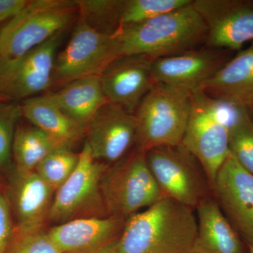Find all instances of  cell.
<instances>
[{
  "label": "cell",
  "instance_id": "12",
  "mask_svg": "<svg viewBox=\"0 0 253 253\" xmlns=\"http://www.w3.org/2000/svg\"><path fill=\"white\" fill-rule=\"evenodd\" d=\"M212 196L231 225L253 248V175L229 152L218 171Z\"/></svg>",
  "mask_w": 253,
  "mask_h": 253
},
{
  "label": "cell",
  "instance_id": "30",
  "mask_svg": "<svg viewBox=\"0 0 253 253\" xmlns=\"http://www.w3.org/2000/svg\"><path fill=\"white\" fill-rule=\"evenodd\" d=\"M27 0H0V23L12 19L28 4Z\"/></svg>",
  "mask_w": 253,
  "mask_h": 253
},
{
  "label": "cell",
  "instance_id": "19",
  "mask_svg": "<svg viewBox=\"0 0 253 253\" xmlns=\"http://www.w3.org/2000/svg\"><path fill=\"white\" fill-rule=\"evenodd\" d=\"M197 234L193 253H250L248 245L231 225L212 196L196 208Z\"/></svg>",
  "mask_w": 253,
  "mask_h": 253
},
{
  "label": "cell",
  "instance_id": "27",
  "mask_svg": "<svg viewBox=\"0 0 253 253\" xmlns=\"http://www.w3.org/2000/svg\"><path fill=\"white\" fill-rule=\"evenodd\" d=\"M6 253H62L51 239L47 230H14Z\"/></svg>",
  "mask_w": 253,
  "mask_h": 253
},
{
  "label": "cell",
  "instance_id": "17",
  "mask_svg": "<svg viewBox=\"0 0 253 253\" xmlns=\"http://www.w3.org/2000/svg\"><path fill=\"white\" fill-rule=\"evenodd\" d=\"M54 194V190L36 171H15L6 199L17 221L16 230L27 231L43 228L49 217Z\"/></svg>",
  "mask_w": 253,
  "mask_h": 253
},
{
  "label": "cell",
  "instance_id": "28",
  "mask_svg": "<svg viewBox=\"0 0 253 253\" xmlns=\"http://www.w3.org/2000/svg\"><path fill=\"white\" fill-rule=\"evenodd\" d=\"M21 116L20 105L0 104V168L11 163L16 125Z\"/></svg>",
  "mask_w": 253,
  "mask_h": 253
},
{
  "label": "cell",
  "instance_id": "22",
  "mask_svg": "<svg viewBox=\"0 0 253 253\" xmlns=\"http://www.w3.org/2000/svg\"><path fill=\"white\" fill-rule=\"evenodd\" d=\"M59 147L63 146H59L36 126H18L15 131L12 146L15 171L28 172L36 170L43 159Z\"/></svg>",
  "mask_w": 253,
  "mask_h": 253
},
{
  "label": "cell",
  "instance_id": "18",
  "mask_svg": "<svg viewBox=\"0 0 253 253\" xmlns=\"http://www.w3.org/2000/svg\"><path fill=\"white\" fill-rule=\"evenodd\" d=\"M199 89L211 99L236 109L253 105V41Z\"/></svg>",
  "mask_w": 253,
  "mask_h": 253
},
{
  "label": "cell",
  "instance_id": "4",
  "mask_svg": "<svg viewBox=\"0 0 253 253\" xmlns=\"http://www.w3.org/2000/svg\"><path fill=\"white\" fill-rule=\"evenodd\" d=\"M108 217L126 219L165 197L146 161V154L134 149L110 165L101 182Z\"/></svg>",
  "mask_w": 253,
  "mask_h": 253
},
{
  "label": "cell",
  "instance_id": "23",
  "mask_svg": "<svg viewBox=\"0 0 253 253\" xmlns=\"http://www.w3.org/2000/svg\"><path fill=\"white\" fill-rule=\"evenodd\" d=\"M194 0H121L119 28L145 22L188 6Z\"/></svg>",
  "mask_w": 253,
  "mask_h": 253
},
{
  "label": "cell",
  "instance_id": "26",
  "mask_svg": "<svg viewBox=\"0 0 253 253\" xmlns=\"http://www.w3.org/2000/svg\"><path fill=\"white\" fill-rule=\"evenodd\" d=\"M79 155L72 149L56 148L43 159L36 169V172L56 192L73 171L78 163Z\"/></svg>",
  "mask_w": 253,
  "mask_h": 253
},
{
  "label": "cell",
  "instance_id": "14",
  "mask_svg": "<svg viewBox=\"0 0 253 253\" xmlns=\"http://www.w3.org/2000/svg\"><path fill=\"white\" fill-rule=\"evenodd\" d=\"M234 52L204 45L181 54L154 59V83L190 91L199 89L234 56Z\"/></svg>",
  "mask_w": 253,
  "mask_h": 253
},
{
  "label": "cell",
  "instance_id": "24",
  "mask_svg": "<svg viewBox=\"0 0 253 253\" xmlns=\"http://www.w3.org/2000/svg\"><path fill=\"white\" fill-rule=\"evenodd\" d=\"M229 151L238 163L253 175V126L246 109H238L229 128Z\"/></svg>",
  "mask_w": 253,
  "mask_h": 253
},
{
  "label": "cell",
  "instance_id": "32",
  "mask_svg": "<svg viewBox=\"0 0 253 253\" xmlns=\"http://www.w3.org/2000/svg\"><path fill=\"white\" fill-rule=\"evenodd\" d=\"M250 253H253V248H250Z\"/></svg>",
  "mask_w": 253,
  "mask_h": 253
},
{
  "label": "cell",
  "instance_id": "7",
  "mask_svg": "<svg viewBox=\"0 0 253 253\" xmlns=\"http://www.w3.org/2000/svg\"><path fill=\"white\" fill-rule=\"evenodd\" d=\"M145 154L165 197L195 210L201 201L212 196L204 168L182 144L160 146Z\"/></svg>",
  "mask_w": 253,
  "mask_h": 253
},
{
  "label": "cell",
  "instance_id": "13",
  "mask_svg": "<svg viewBox=\"0 0 253 253\" xmlns=\"http://www.w3.org/2000/svg\"><path fill=\"white\" fill-rule=\"evenodd\" d=\"M86 142L96 161L108 165L117 163L135 146V116L108 102L86 126Z\"/></svg>",
  "mask_w": 253,
  "mask_h": 253
},
{
  "label": "cell",
  "instance_id": "8",
  "mask_svg": "<svg viewBox=\"0 0 253 253\" xmlns=\"http://www.w3.org/2000/svg\"><path fill=\"white\" fill-rule=\"evenodd\" d=\"M78 155L76 169L56 190L50 208L48 219L57 224L78 218L108 217L101 182L110 165L96 161L86 141Z\"/></svg>",
  "mask_w": 253,
  "mask_h": 253
},
{
  "label": "cell",
  "instance_id": "6",
  "mask_svg": "<svg viewBox=\"0 0 253 253\" xmlns=\"http://www.w3.org/2000/svg\"><path fill=\"white\" fill-rule=\"evenodd\" d=\"M190 93L191 109L181 144L201 163L212 189L218 171L230 152L224 107L200 89Z\"/></svg>",
  "mask_w": 253,
  "mask_h": 253
},
{
  "label": "cell",
  "instance_id": "10",
  "mask_svg": "<svg viewBox=\"0 0 253 253\" xmlns=\"http://www.w3.org/2000/svg\"><path fill=\"white\" fill-rule=\"evenodd\" d=\"M62 38L63 32L22 56L0 58V99L24 101L47 89Z\"/></svg>",
  "mask_w": 253,
  "mask_h": 253
},
{
  "label": "cell",
  "instance_id": "1",
  "mask_svg": "<svg viewBox=\"0 0 253 253\" xmlns=\"http://www.w3.org/2000/svg\"><path fill=\"white\" fill-rule=\"evenodd\" d=\"M194 209L163 197L128 218L119 236L96 253H193Z\"/></svg>",
  "mask_w": 253,
  "mask_h": 253
},
{
  "label": "cell",
  "instance_id": "20",
  "mask_svg": "<svg viewBox=\"0 0 253 253\" xmlns=\"http://www.w3.org/2000/svg\"><path fill=\"white\" fill-rule=\"evenodd\" d=\"M21 116L59 146L72 149L86 135V129L60 109L49 94L22 101Z\"/></svg>",
  "mask_w": 253,
  "mask_h": 253
},
{
  "label": "cell",
  "instance_id": "3",
  "mask_svg": "<svg viewBox=\"0 0 253 253\" xmlns=\"http://www.w3.org/2000/svg\"><path fill=\"white\" fill-rule=\"evenodd\" d=\"M191 109L187 89L156 83L134 113V149L146 153L160 146L180 144Z\"/></svg>",
  "mask_w": 253,
  "mask_h": 253
},
{
  "label": "cell",
  "instance_id": "15",
  "mask_svg": "<svg viewBox=\"0 0 253 253\" xmlns=\"http://www.w3.org/2000/svg\"><path fill=\"white\" fill-rule=\"evenodd\" d=\"M153 61L146 55H130L110 63L99 76L108 101L134 114L156 84L152 76Z\"/></svg>",
  "mask_w": 253,
  "mask_h": 253
},
{
  "label": "cell",
  "instance_id": "11",
  "mask_svg": "<svg viewBox=\"0 0 253 253\" xmlns=\"http://www.w3.org/2000/svg\"><path fill=\"white\" fill-rule=\"evenodd\" d=\"M208 35L205 46L241 51L253 41V0H194Z\"/></svg>",
  "mask_w": 253,
  "mask_h": 253
},
{
  "label": "cell",
  "instance_id": "21",
  "mask_svg": "<svg viewBox=\"0 0 253 253\" xmlns=\"http://www.w3.org/2000/svg\"><path fill=\"white\" fill-rule=\"evenodd\" d=\"M49 95L60 109L86 129L95 115L109 102L99 76L76 80Z\"/></svg>",
  "mask_w": 253,
  "mask_h": 253
},
{
  "label": "cell",
  "instance_id": "2",
  "mask_svg": "<svg viewBox=\"0 0 253 253\" xmlns=\"http://www.w3.org/2000/svg\"><path fill=\"white\" fill-rule=\"evenodd\" d=\"M191 4L113 33L120 57L146 55L153 59L175 56L206 44L208 29Z\"/></svg>",
  "mask_w": 253,
  "mask_h": 253
},
{
  "label": "cell",
  "instance_id": "5",
  "mask_svg": "<svg viewBox=\"0 0 253 253\" xmlns=\"http://www.w3.org/2000/svg\"><path fill=\"white\" fill-rule=\"evenodd\" d=\"M78 9L76 1L33 0L0 30V58L22 56L62 33Z\"/></svg>",
  "mask_w": 253,
  "mask_h": 253
},
{
  "label": "cell",
  "instance_id": "29",
  "mask_svg": "<svg viewBox=\"0 0 253 253\" xmlns=\"http://www.w3.org/2000/svg\"><path fill=\"white\" fill-rule=\"evenodd\" d=\"M11 210L6 197L0 191V253H6L13 236Z\"/></svg>",
  "mask_w": 253,
  "mask_h": 253
},
{
  "label": "cell",
  "instance_id": "25",
  "mask_svg": "<svg viewBox=\"0 0 253 253\" xmlns=\"http://www.w3.org/2000/svg\"><path fill=\"white\" fill-rule=\"evenodd\" d=\"M82 18L101 33L113 35L119 28L121 0H77Z\"/></svg>",
  "mask_w": 253,
  "mask_h": 253
},
{
  "label": "cell",
  "instance_id": "31",
  "mask_svg": "<svg viewBox=\"0 0 253 253\" xmlns=\"http://www.w3.org/2000/svg\"><path fill=\"white\" fill-rule=\"evenodd\" d=\"M248 111H249L250 118H251V122L253 123V105L251 106V107L247 109Z\"/></svg>",
  "mask_w": 253,
  "mask_h": 253
},
{
  "label": "cell",
  "instance_id": "16",
  "mask_svg": "<svg viewBox=\"0 0 253 253\" xmlns=\"http://www.w3.org/2000/svg\"><path fill=\"white\" fill-rule=\"evenodd\" d=\"M126 220L114 217L78 218L56 224L47 232L62 253H96L117 239Z\"/></svg>",
  "mask_w": 253,
  "mask_h": 253
},
{
  "label": "cell",
  "instance_id": "9",
  "mask_svg": "<svg viewBox=\"0 0 253 253\" xmlns=\"http://www.w3.org/2000/svg\"><path fill=\"white\" fill-rule=\"evenodd\" d=\"M118 58L113 35L97 31L80 16L67 45L56 56L52 84H66L81 78L100 76Z\"/></svg>",
  "mask_w": 253,
  "mask_h": 253
}]
</instances>
